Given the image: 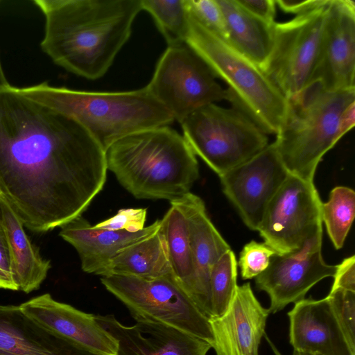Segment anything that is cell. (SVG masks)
<instances>
[{"mask_svg": "<svg viewBox=\"0 0 355 355\" xmlns=\"http://www.w3.org/2000/svg\"><path fill=\"white\" fill-rule=\"evenodd\" d=\"M105 153L72 119L0 87V197L36 232L81 216L103 189Z\"/></svg>", "mask_w": 355, "mask_h": 355, "instance_id": "1", "label": "cell"}, {"mask_svg": "<svg viewBox=\"0 0 355 355\" xmlns=\"http://www.w3.org/2000/svg\"><path fill=\"white\" fill-rule=\"evenodd\" d=\"M45 19L42 51L89 80L103 77L129 40L141 0H34Z\"/></svg>", "mask_w": 355, "mask_h": 355, "instance_id": "2", "label": "cell"}, {"mask_svg": "<svg viewBox=\"0 0 355 355\" xmlns=\"http://www.w3.org/2000/svg\"><path fill=\"white\" fill-rule=\"evenodd\" d=\"M107 170L138 199H179L199 178L196 155L168 125L124 137L105 151Z\"/></svg>", "mask_w": 355, "mask_h": 355, "instance_id": "3", "label": "cell"}, {"mask_svg": "<svg viewBox=\"0 0 355 355\" xmlns=\"http://www.w3.org/2000/svg\"><path fill=\"white\" fill-rule=\"evenodd\" d=\"M17 91L76 121L106 150L129 135L174 122L171 113L146 86L126 92H85L46 83Z\"/></svg>", "mask_w": 355, "mask_h": 355, "instance_id": "4", "label": "cell"}, {"mask_svg": "<svg viewBox=\"0 0 355 355\" xmlns=\"http://www.w3.org/2000/svg\"><path fill=\"white\" fill-rule=\"evenodd\" d=\"M355 103V88L329 91L312 82L287 99L274 141L288 173L313 182L323 156L344 136L342 118Z\"/></svg>", "mask_w": 355, "mask_h": 355, "instance_id": "5", "label": "cell"}, {"mask_svg": "<svg viewBox=\"0 0 355 355\" xmlns=\"http://www.w3.org/2000/svg\"><path fill=\"white\" fill-rule=\"evenodd\" d=\"M187 10L185 42L215 77L227 85L226 101L245 112L267 135H276L286 111V98L259 67Z\"/></svg>", "mask_w": 355, "mask_h": 355, "instance_id": "6", "label": "cell"}, {"mask_svg": "<svg viewBox=\"0 0 355 355\" xmlns=\"http://www.w3.org/2000/svg\"><path fill=\"white\" fill-rule=\"evenodd\" d=\"M180 124L192 151L218 177L248 161L269 144L268 135L234 106L206 105Z\"/></svg>", "mask_w": 355, "mask_h": 355, "instance_id": "7", "label": "cell"}, {"mask_svg": "<svg viewBox=\"0 0 355 355\" xmlns=\"http://www.w3.org/2000/svg\"><path fill=\"white\" fill-rule=\"evenodd\" d=\"M104 287L120 300L132 318L161 323L201 338L213 347L209 319L172 278L103 276Z\"/></svg>", "mask_w": 355, "mask_h": 355, "instance_id": "8", "label": "cell"}, {"mask_svg": "<svg viewBox=\"0 0 355 355\" xmlns=\"http://www.w3.org/2000/svg\"><path fill=\"white\" fill-rule=\"evenodd\" d=\"M204 60L186 43L168 46L146 86L180 123L198 108L227 98Z\"/></svg>", "mask_w": 355, "mask_h": 355, "instance_id": "9", "label": "cell"}, {"mask_svg": "<svg viewBox=\"0 0 355 355\" xmlns=\"http://www.w3.org/2000/svg\"><path fill=\"white\" fill-rule=\"evenodd\" d=\"M331 1L272 26V46L262 70L286 99L301 92L311 80Z\"/></svg>", "mask_w": 355, "mask_h": 355, "instance_id": "10", "label": "cell"}, {"mask_svg": "<svg viewBox=\"0 0 355 355\" xmlns=\"http://www.w3.org/2000/svg\"><path fill=\"white\" fill-rule=\"evenodd\" d=\"M322 202L313 182L288 173L268 203L257 231L278 254L297 250L322 228Z\"/></svg>", "mask_w": 355, "mask_h": 355, "instance_id": "11", "label": "cell"}, {"mask_svg": "<svg viewBox=\"0 0 355 355\" xmlns=\"http://www.w3.org/2000/svg\"><path fill=\"white\" fill-rule=\"evenodd\" d=\"M322 228L297 250L274 255L269 266L255 277L257 288L270 297V313L303 299L307 292L326 277H334L336 265L327 264L322 256Z\"/></svg>", "mask_w": 355, "mask_h": 355, "instance_id": "12", "label": "cell"}, {"mask_svg": "<svg viewBox=\"0 0 355 355\" xmlns=\"http://www.w3.org/2000/svg\"><path fill=\"white\" fill-rule=\"evenodd\" d=\"M288 175L274 142L219 176L223 191L245 225L257 231L266 209Z\"/></svg>", "mask_w": 355, "mask_h": 355, "instance_id": "13", "label": "cell"}, {"mask_svg": "<svg viewBox=\"0 0 355 355\" xmlns=\"http://www.w3.org/2000/svg\"><path fill=\"white\" fill-rule=\"evenodd\" d=\"M355 3L331 0L318 62L309 83L329 91L355 88Z\"/></svg>", "mask_w": 355, "mask_h": 355, "instance_id": "14", "label": "cell"}, {"mask_svg": "<svg viewBox=\"0 0 355 355\" xmlns=\"http://www.w3.org/2000/svg\"><path fill=\"white\" fill-rule=\"evenodd\" d=\"M184 212L189 226L193 268L190 298L209 318L214 317L209 277L211 268L231 248L207 215L204 201L191 192L173 200Z\"/></svg>", "mask_w": 355, "mask_h": 355, "instance_id": "15", "label": "cell"}, {"mask_svg": "<svg viewBox=\"0 0 355 355\" xmlns=\"http://www.w3.org/2000/svg\"><path fill=\"white\" fill-rule=\"evenodd\" d=\"M269 313L249 282L237 286L226 311L209 319L216 355H259Z\"/></svg>", "mask_w": 355, "mask_h": 355, "instance_id": "16", "label": "cell"}, {"mask_svg": "<svg viewBox=\"0 0 355 355\" xmlns=\"http://www.w3.org/2000/svg\"><path fill=\"white\" fill-rule=\"evenodd\" d=\"M95 318L118 342L117 355H207L212 348L206 340L161 323L137 320L125 326L113 315Z\"/></svg>", "mask_w": 355, "mask_h": 355, "instance_id": "17", "label": "cell"}, {"mask_svg": "<svg viewBox=\"0 0 355 355\" xmlns=\"http://www.w3.org/2000/svg\"><path fill=\"white\" fill-rule=\"evenodd\" d=\"M28 316L96 355H117L118 342L95 315L55 300L46 293L19 305Z\"/></svg>", "mask_w": 355, "mask_h": 355, "instance_id": "18", "label": "cell"}, {"mask_svg": "<svg viewBox=\"0 0 355 355\" xmlns=\"http://www.w3.org/2000/svg\"><path fill=\"white\" fill-rule=\"evenodd\" d=\"M293 350L320 355H353L327 297L303 299L288 313Z\"/></svg>", "mask_w": 355, "mask_h": 355, "instance_id": "19", "label": "cell"}, {"mask_svg": "<svg viewBox=\"0 0 355 355\" xmlns=\"http://www.w3.org/2000/svg\"><path fill=\"white\" fill-rule=\"evenodd\" d=\"M160 223L157 219L138 232H129L96 227L81 215L60 227L59 234L76 249L84 272L102 277L121 250L155 233Z\"/></svg>", "mask_w": 355, "mask_h": 355, "instance_id": "20", "label": "cell"}, {"mask_svg": "<svg viewBox=\"0 0 355 355\" xmlns=\"http://www.w3.org/2000/svg\"><path fill=\"white\" fill-rule=\"evenodd\" d=\"M0 355H96L25 314L0 304Z\"/></svg>", "mask_w": 355, "mask_h": 355, "instance_id": "21", "label": "cell"}, {"mask_svg": "<svg viewBox=\"0 0 355 355\" xmlns=\"http://www.w3.org/2000/svg\"><path fill=\"white\" fill-rule=\"evenodd\" d=\"M0 219L6 237L11 270L18 290L29 293L40 288L51 268L26 235L24 225L0 197Z\"/></svg>", "mask_w": 355, "mask_h": 355, "instance_id": "22", "label": "cell"}, {"mask_svg": "<svg viewBox=\"0 0 355 355\" xmlns=\"http://www.w3.org/2000/svg\"><path fill=\"white\" fill-rule=\"evenodd\" d=\"M112 274L175 279L160 229L121 250L110 261L103 276Z\"/></svg>", "mask_w": 355, "mask_h": 355, "instance_id": "23", "label": "cell"}, {"mask_svg": "<svg viewBox=\"0 0 355 355\" xmlns=\"http://www.w3.org/2000/svg\"><path fill=\"white\" fill-rule=\"evenodd\" d=\"M225 15L229 44L261 69L272 46V26L254 17L236 0H217Z\"/></svg>", "mask_w": 355, "mask_h": 355, "instance_id": "24", "label": "cell"}, {"mask_svg": "<svg viewBox=\"0 0 355 355\" xmlns=\"http://www.w3.org/2000/svg\"><path fill=\"white\" fill-rule=\"evenodd\" d=\"M170 202L169 209L160 219L159 229L165 240L173 277L189 296L193 268L188 221L179 205L175 201Z\"/></svg>", "mask_w": 355, "mask_h": 355, "instance_id": "25", "label": "cell"}, {"mask_svg": "<svg viewBox=\"0 0 355 355\" xmlns=\"http://www.w3.org/2000/svg\"><path fill=\"white\" fill-rule=\"evenodd\" d=\"M355 216V192L338 186L330 192L329 200L321 205V218L336 250L342 248Z\"/></svg>", "mask_w": 355, "mask_h": 355, "instance_id": "26", "label": "cell"}, {"mask_svg": "<svg viewBox=\"0 0 355 355\" xmlns=\"http://www.w3.org/2000/svg\"><path fill=\"white\" fill-rule=\"evenodd\" d=\"M142 10L152 16L168 46L185 42L188 10L185 0H141Z\"/></svg>", "mask_w": 355, "mask_h": 355, "instance_id": "27", "label": "cell"}, {"mask_svg": "<svg viewBox=\"0 0 355 355\" xmlns=\"http://www.w3.org/2000/svg\"><path fill=\"white\" fill-rule=\"evenodd\" d=\"M237 265L236 256L230 249L211 268L209 284L213 318L220 316L226 311L234 295L238 286Z\"/></svg>", "mask_w": 355, "mask_h": 355, "instance_id": "28", "label": "cell"}, {"mask_svg": "<svg viewBox=\"0 0 355 355\" xmlns=\"http://www.w3.org/2000/svg\"><path fill=\"white\" fill-rule=\"evenodd\" d=\"M327 297L350 351L355 355V292L336 289L330 291Z\"/></svg>", "mask_w": 355, "mask_h": 355, "instance_id": "29", "label": "cell"}, {"mask_svg": "<svg viewBox=\"0 0 355 355\" xmlns=\"http://www.w3.org/2000/svg\"><path fill=\"white\" fill-rule=\"evenodd\" d=\"M276 254L266 243L251 241L246 243L240 252L239 260L242 279H250L262 273Z\"/></svg>", "mask_w": 355, "mask_h": 355, "instance_id": "30", "label": "cell"}, {"mask_svg": "<svg viewBox=\"0 0 355 355\" xmlns=\"http://www.w3.org/2000/svg\"><path fill=\"white\" fill-rule=\"evenodd\" d=\"M189 10L209 30L229 42L225 15L217 0H185Z\"/></svg>", "mask_w": 355, "mask_h": 355, "instance_id": "31", "label": "cell"}, {"mask_svg": "<svg viewBox=\"0 0 355 355\" xmlns=\"http://www.w3.org/2000/svg\"><path fill=\"white\" fill-rule=\"evenodd\" d=\"M147 216L146 208L121 209L111 218L94 226L110 230H122L136 232L144 229Z\"/></svg>", "mask_w": 355, "mask_h": 355, "instance_id": "32", "label": "cell"}, {"mask_svg": "<svg viewBox=\"0 0 355 355\" xmlns=\"http://www.w3.org/2000/svg\"><path fill=\"white\" fill-rule=\"evenodd\" d=\"M247 12L261 21L272 26L276 14L275 0H236Z\"/></svg>", "mask_w": 355, "mask_h": 355, "instance_id": "33", "label": "cell"}, {"mask_svg": "<svg viewBox=\"0 0 355 355\" xmlns=\"http://www.w3.org/2000/svg\"><path fill=\"white\" fill-rule=\"evenodd\" d=\"M331 291L343 289L355 292V257L352 255L336 265Z\"/></svg>", "mask_w": 355, "mask_h": 355, "instance_id": "34", "label": "cell"}, {"mask_svg": "<svg viewBox=\"0 0 355 355\" xmlns=\"http://www.w3.org/2000/svg\"><path fill=\"white\" fill-rule=\"evenodd\" d=\"M0 288L18 291L11 270L9 250L0 219Z\"/></svg>", "mask_w": 355, "mask_h": 355, "instance_id": "35", "label": "cell"}, {"mask_svg": "<svg viewBox=\"0 0 355 355\" xmlns=\"http://www.w3.org/2000/svg\"><path fill=\"white\" fill-rule=\"evenodd\" d=\"M328 1L329 0H275L276 4L282 10L296 15L316 9Z\"/></svg>", "mask_w": 355, "mask_h": 355, "instance_id": "36", "label": "cell"}, {"mask_svg": "<svg viewBox=\"0 0 355 355\" xmlns=\"http://www.w3.org/2000/svg\"><path fill=\"white\" fill-rule=\"evenodd\" d=\"M266 338V340L268 341L269 345L270 346L273 353L275 355H282L281 352L277 349V348L275 347V345L273 344V343L269 339L268 336L265 334L263 336ZM293 355H320L319 354L315 353H309V352H301V351H297L293 350Z\"/></svg>", "mask_w": 355, "mask_h": 355, "instance_id": "37", "label": "cell"}, {"mask_svg": "<svg viewBox=\"0 0 355 355\" xmlns=\"http://www.w3.org/2000/svg\"><path fill=\"white\" fill-rule=\"evenodd\" d=\"M10 85L8 82L6 76L3 73L1 64L0 62V87H5Z\"/></svg>", "mask_w": 355, "mask_h": 355, "instance_id": "38", "label": "cell"}, {"mask_svg": "<svg viewBox=\"0 0 355 355\" xmlns=\"http://www.w3.org/2000/svg\"><path fill=\"white\" fill-rule=\"evenodd\" d=\"M1 196V195H0Z\"/></svg>", "mask_w": 355, "mask_h": 355, "instance_id": "39", "label": "cell"}]
</instances>
